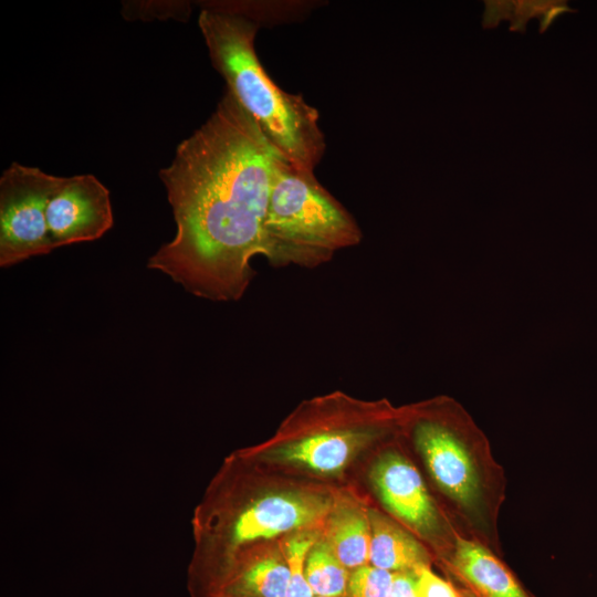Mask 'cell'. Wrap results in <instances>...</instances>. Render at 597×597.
<instances>
[{
  "instance_id": "2",
  "label": "cell",
  "mask_w": 597,
  "mask_h": 597,
  "mask_svg": "<svg viewBox=\"0 0 597 597\" xmlns=\"http://www.w3.org/2000/svg\"><path fill=\"white\" fill-rule=\"evenodd\" d=\"M198 25L227 91L281 156L315 170L326 150L320 114L301 94L282 90L266 73L254 46L260 27L242 17L207 9H201Z\"/></svg>"
},
{
  "instance_id": "17",
  "label": "cell",
  "mask_w": 597,
  "mask_h": 597,
  "mask_svg": "<svg viewBox=\"0 0 597 597\" xmlns=\"http://www.w3.org/2000/svg\"><path fill=\"white\" fill-rule=\"evenodd\" d=\"M313 545V540L303 535L293 537L285 545L290 574L287 597H314L306 578V559Z\"/></svg>"
},
{
  "instance_id": "14",
  "label": "cell",
  "mask_w": 597,
  "mask_h": 597,
  "mask_svg": "<svg viewBox=\"0 0 597 597\" xmlns=\"http://www.w3.org/2000/svg\"><path fill=\"white\" fill-rule=\"evenodd\" d=\"M483 28L496 27L501 20L510 21V30L524 33L530 19L540 20V32L544 33L563 13L573 12L566 1L558 0H512L485 1Z\"/></svg>"
},
{
  "instance_id": "19",
  "label": "cell",
  "mask_w": 597,
  "mask_h": 597,
  "mask_svg": "<svg viewBox=\"0 0 597 597\" xmlns=\"http://www.w3.org/2000/svg\"><path fill=\"white\" fill-rule=\"evenodd\" d=\"M191 13L188 1H138L123 6L122 14L129 20H165L176 19L186 21Z\"/></svg>"
},
{
  "instance_id": "15",
  "label": "cell",
  "mask_w": 597,
  "mask_h": 597,
  "mask_svg": "<svg viewBox=\"0 0 597 597\" xmlns=\"http://www.w3.org/2000/svg\"><path fill=\"white\" fill-rule=\"evenodd\" d=\"M289 568L275 557H264L241 572L231 596L287 597Z\"/></svg>"
},
{
  "instance_id": "10",
  "label": "cell",
  "mask_w": 597,
  "mask_h": 597,
  "mask_svg": "<svg viewBox=\"0 0 597 597\" xmlns=\"http://www.w3.org/2000/svg\"><path fill=\"white\" fill-rule=\"evenodd\" d=\"M452 564L480 597H528L510 570L475 542L458 538Z\"/></svg>"
},
{
  "instance_id": "7",
  "label": "cell",
  "mask_w": 597,
  "mask_h": 597,
  "mask_svg": "<svg viewBox=\"0 0 597 597\" xmlns=\"http://www.w3.org/2000/svg\"><path fill=\"white\" fill-rule=\"evenodd\" d=\"M373 410L365 418L324 425L312 428L286 442L279 453L287 461L298 462L318 472H335L342 469L349 457L379 433L375 423L384 421L380 413Z\"/></svg>"
},
{
  "instance_id": "23",
  "label": "cell",
  "mask_w": 597,
  "mask_h": 597,
  "mask_svg": "<svg viewBox=\"0 0 597 597\" xmlns=\"http://www.w3.org/2000/svg\"><path fill=\"white\" fill-rule=\"evenodd\" d=\"M230 597H242V596H230Z\"/></svg>"
},
{
  "instance_id": "20",
  "label": "cell",
  "mask_w": 597,
  "mask_h": 597,
  "mask_svg": "<svg viewBox=\"0 0 597 597\" xmlns=\"http://www.w3.org/2000/svg\"><path fill=\"white\" fill-rule=\"evenodd\" d=\"M415 573L422 597H460L453 586L437 576L429 566L420 567Z\"/></svg>"
},
{
  "instance_id": "13",
  "label": "cell",
  "mask_w": 597,
  "mask_h": 597,
  "mask_svg": "<svg viewBox=\"0 0 597 597\" xmlns=\"http://www.w3.org/2000/svg\"><path fill=\"white\" fill-rule=\"evenodd\" d=\"M323 1L314 0H268V1H206L201 9L235 14L259 27H273L303 20Z\"/></svg>"
},
{
  "instance_id": "21",
  "label": "cell",
  "mask_w": 597,
  "mask_h": 597,
  "mask_svg": "<svg viewBox=\"0 0 597 597\" xmlns=\"http://www.w3.org/2000/svg\"><path fill=\"white\" fill-rule=\"evenodd\" d=\"M389 597H422L416 573H395Z\"/></svg>"
},
{
  "instance_id": "4",
  "label": "cell",
  "mask_w": 597,
  "mask_h": 597,
  "mask_svg": "<svg viewBox=\"0 0 597 597\" xmlns=\"http://www.w3.org/2000/svg\"><path fill=\"white\" fill-rule=\"evenodd\" d=\"M59 177L12 163L0 178V266L9 268L54 250L46 207Z\"/></svg>"
},
{
  "instance_id": "8",
  "label": "cell",
  "mask_w": 597,
  "mask_h": 597,
  "mask_svg": "<svg viewBox=\"0 0 597 597\" xmlns=\"http://www.w3.org/2000/svg\"><path fill=\"white\" fill-rule=\"evenodd\" d=\"M378 494L396 516L421 532L438 524V514L417 469L400 454L388 452L373 470Z\"/></svg>"
},
{
  "instance_id": "9",
  "label": "cell",
  "mask_w": 597,
  "mask_h": 597,
  "mask_svg": "<svg viewBox=\"0 0 597 597\" xmlns=\"http://www.w3.org/2000/svg\"><path fill=\"white\" fill-rule=\"evenodd\" d=\"M328 510L325 499L315 495H271L247 509L234 525V542L270 538L311 524Z\"/></svg>"
},
{
  "instance_id": "11",
  "label": "cell",
  "mask_w": 597,
  "mask_h": 597,
  "mask_svg": "<svg viewBox=\"0 0 597 597\" xmlns=\"http://www.w3.org/2000/svg\"><path fill=\"white\" fill-rule=\"evenodd\" d=\"M370 528V565L391 573L416 572L428 566L422 546L389 520L373 514Z\"/></svg>"
},
{
  "instance_id": "12",
  "label": "cell",
  "mask_w": 597,
  "mask_h": 597,
  "mask_svg": "<svg viewBox=\"0 0 597 597\" xmlns=\"http://www.w3.org/2000/svg\"><path fill=\"white\" fill-rule=\"evenodd\" d=\"M370 538V524L358 510L343 509L329 522L327 544L346 568L369 563Z\"/></svg>"
},
{
  "instance_id": "1",
  "label": "cell",
  "mask_w": 597,
  "mask_h": 597,
  "mask_svg": "<svg viewBox=\"0 0 597 597\" xmlns=\"http://www.w3.org/2000/svg\"><path fill=\"white\" fill-rule=\"evenodd\" d=\"M279 154L226 91L208 119L159 171L176 223L147 261L188 293L212 302L245 294L264 254V220Z\"/></svg>"
},
{
  "instance_id": "5",
  "label": "cell",
  "mask_w": 597,
  "mask_h": 597,
  "mask_svg": "<svg viewBox=\"0 0 597 597\" xmlns=\"http://www.w3.org/2000/svg\"><path fill=\"white\" fill-rule=\"evenodd\" d=\"M460 423L448 410L422 413L411 420V436L438 485L471 506L480 496V480Z\"/></svg>"
},
{
  "instance_id": "18",
  "label": "cell",
  "mask_w": 597,
  "mask_h": 597,
  "mask_svg": "<svg viewBox=\"0 0 597 597\" xmlns=\"http://www.w3.org/2000/svg\"><path fill=\"white\" fill-rule=\"evenodd\" d=\"M395 573L364 565L348 577L345 597H389Z\"/></svg>"
},
{
  "instance_id": "6",
  "label": "cell",
  "mask_w": 597,
  "mask_h": 597,
  "mask_svg": "<svg viewBox=\"0 0 597 597\" xmlns=\"http://www.w3.org/2000/svg\"><path fill=\"white\" fill-rule=\"evenodd\" d=\"M46 222L54 249L100 239L114 223L108 189L91 174L59 177Z\"/></svg>"
},
{
  "instance_id": "22",
  "label": "cell",
  "mask_w": 597,
  "mask_h": 597,
  "mask_svg": "<svg viewBox=\"0 0 597 597\" xmlns=\"http://www.w3.org/2000/svg\"><path fill=\"white\" fill-rule=\"evenodd\" d=\"M314 597H326V596H314ZM343 597H345V596H343Z\"/></svg>"
},
{
  "instance_id": "3",
  "label": "cell",
  "mask_w": 597,
  "mask_h": 597,
  "mask_svg": "<svg viewBox=\"0 0 597 597\" xmlns=\"http://www.w3.org/2000/svg\"><path fill=\"white\" fill-rule=\"evenodd\" d=\"M264 254L275 268L314 269L358 245L353 214L318 181L314 169L276 154L264 220Z\"/></svg>"
},
{
  "instance_id": "16",
  "label": "cell",
  "mask_w": 597,
  "mask_h": 597,
  "mask_svg": "<svg viewBox=\"0 0 597 597\" xmlns=\"http://www.w3.org/2000/svg\"><path fill=\"white\" fill-rule=\"evenodd\" d=\"M349 574L327 543L313 545L306 559V578L314 596L343 597Z\"/></svg>"
}]
</instances>
